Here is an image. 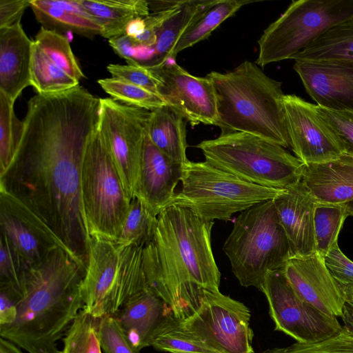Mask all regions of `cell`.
<instances>
[{"label":"cell","mask_w":353,"mask_h":353,"mask_svg":"<svg viewBox=\"0 0 353 353\" xmlns=\"http://www.w3.org/2000/svg\"><path fill=\"white\" fill-rule=\"evenodd\" d=\"M99 319L82 309L62 339L61 353H102Z\"/></svg>","instance_id":"d6a6232c"},{"label":"cell","mask_w":353,"mask_h":353,"mask_svg":"<svg viewBox=\"0 0 353 353\" xmlns=\"http://www.w3.org/2000/svg\"><path fill=\"white\" fill-rule=\"evenodd\" d=\"M100 98L77 85L37 94L28 102L17 152L0 175V190L19 199L52 229L86 268L90 236L83 212L81 172L99 121Z\"/></svg>","instance_id":"6da1fadb"},{"label":"cell","mask_w":353,"mask_h":353,"mask_svg":"<svg viewBox=\"0 0 353 353\" xmlns=\"http://www.w3.org/2000/svg\"><path fill=\"white\" fill-rule=\"evenodd\" d=\"M0 353H23L18 345L14 343L1 337Z\"/></svg>","instance_id":"681fc988"},{"label":"cell","mask_w":353,"mask_h":353,"mask_svg":"<svg viewBox=\"0 0 353 353\" xmlns=\"http://www.w3.org/2000/svg\"><path fill=\"white\" fill-rule=\"evenodd\" d=\"M82 6L102 28L101 36L108 39L125 34L128 23L150 14L145 0H79Z\"/></svg>","instance_id":"484cf974"},{"label":"cell","mask_w":353,"mask_h":353,"mask_svg":"<svg viewBox=\"0 0 353 353\" xmlns=\"http://www.w3.org/2000/svg\"><path fill=\"white\" fill-rule=\"evenodd\" d=\"M259 290L267 299L274 330L298 343L326 339L343 327L337 317L321 312L296 294L285 276L283 268L268 272Z\"/></svg>","instance_id":"4fadbf2b"},{"label":"cell","mask_w":353,"mask_h":353,"mask_svg":"<svg viewBox=\"0 0 353 353\" xmlns=\"http://www.w3.org/2000/svg\"><path fill=\"white\" fill-rule=\"evenodd\" d=\"M283 271L290 285L303 300L327 315L341 316L345 294L328 271L323 256L314 252L292 256Z\"/></svg>","instance_id":"e0dca14e"},{"label":"cell","mask_w":353,"mask_h":353,"mask_svg":"<svg viewBox=\"0 0 353 353\" xmlns=\"http://www.w3.org/2000/svg\"><path fill=\"white\" fill-rule=\"evenodd\" d=\"M14 103L0 92V175L10 165L23 131V121L15 115Z\"/></svg>","instance_id":"e575fe53"},{"label":"cell","mask_w":353,"mask_h":353,"mask_svg":"<svg viewBox=\"0 0 353 353\" xmlns=\"http://www.w3.org/2000/svg\"><path fill=\"white\" fill-rule=\"evenodd\" d=\"M150 65L160 80L158 93L168 105L192 126L199 123L218 125L216 97L209 77L192 75L168 59Z\"/></svg>","instance_id":"5bb4252c"},{"label":"cell","mask_w":353,"mask_h":353,"mask_svg":"<svg viewBox=\"0 0 353 353\" xmlns=\"http://www.w3.org/2000/svg\"><path fill=\"white\" fill-rule=\"evenodd\" d=\"M319 117L341 145L344 153L353 155V111H339L315 105Z\"/></svg>","instance_id":"f35d334b"},{"label":"cell","mask_w":353,"mask_h":353,"mask_svg":"<svg viewBox=\"0 0 353 353\" xmlns=\"http://www.w3.org/2000/svg\"><path fill=\"white\" fill-rule=\"evenodd\" d=\"M109 43L114 52L125 59L128 63L137 61L138 47L131 37L125 34L114 37L109 39Z\"/></svg>","instance_id":"bcb514c9"},{"label":"cell","mask_w":353,"mask_h":353,"mask_svg":"<svg viewBox=\"0 0 353 353\" xmlns=\"http://www.w3.org/2000/svg\"><path fill=\"white\" fill-rule=\"evenodd\" d=\"M172 316L169 305L150 288L130 298L114 315L139 351L151 345L155 333Z\"/></svg>","instance_id":"44dd1931"},{"label":"cell","mask_w":353,"mask_h":353,"mask_svg":"<svg viewBox=\"0 0 353 353\" xmlns=\"http://www.w3.org/2000/svg\"><path fill=\"white\" fill-rule=\"evenodd\" d=\"M107 70L113 78L128 81L159 95L160 80L150 65L135 61L127 65L110 64Z\"/></svg>","instance_id":"ab89813d"},{"label":"cell","mask_w":353,"mask_h":353,"mask_svg":"<svg viewBox=\"0 0 353 353\" xmlns=\"http://www.w3.org/2000/svg\"><path fill=\"white\" fill-rule=\"evenodd\" d=\"M30 81L38 94L63 92L79 85V81L55 65L34 41Z\"/></svg>","instance_id":"f546056e"},{"label":"cell","mask_w":353,"mask_h":353,"mask_svg":"<svg viewBox=\"0 0 353 353\" xmlns=\"http://www.w3.org/2000/svg\"><path fill=\"white\" fill-rule=\"evenodd\" d=\"M34 42L55 65L68 74L78 81L85 77L68 38L63 34L42 27L37 34Z\"/></svg>","instance_id":"d590c367"},{"label":"cell","mask_w":353,"mask_h":353,"mask_svg":"<svg viewBox=\"0 0 353 353\" xmlns=\"http://www.w3.org/2000/svg\"><path fill=\"white\" fill-rule=\"evenodd\" d=\"M98 83L113 99L130 106L152 111L168 105L159 95L120 79H101Z\"/></svg>","instance_id":"8d00e7d4"},{"label":"cell","mask_w":353,"mask_h":353,"mask_svg":"<svg viewBox=\"0 0 353 353\" xmlns=\"http://www.w3.org/2000/svg\"><path fill=\"white\" fill-rule=\"evenodd\" d=\"M85 268L63 247L27 270L17 316L0 336L28 353H61L57 343L83 308L80 285Z\"/></svg>","instance_id":"3957f363"},{"label":"cell","mask_w":353,"mask_h":353,"mask_svg":"<svg viewBox=\"0 0 353 353\" xmlns=\"http://www.w3.org/2000/svg\"><path fill=\"white\" fill-rule=\"evenodd\" d=\"M28 268L18 256L7 239L1 234L0 285H11L21 292Z\"/></svg>","instance_id":"b9f144b4"},{"label":"cell","mask_w":353,"mask_h":353,"mask_svg":"<svg viewBox=\"0 0 353 353\" xmlns=\"http://www.w3.org/2000/svg\"><path fill=\"white\" fill-rule=\"evenodd\" d=\"M250 318L243 303L219 290H204L198 310L180 323L219 353H254Z\"/></svg>","instance_id":"8fae6325"},{"label":"cell","mask_w":353,"mask_h":353,"mask_svg":"<svg viewBox=\"0 0 353 353\" xmlns=\"http://www.w3.org/2000/svg\"><path fill=\"white\" fill-rule=\"evenodd\" d=\"M214 221L172 205L158 215L152 241L144 247L148 287L183 320L199 307L203 290H219L221 273L211 245Z\"/></svg>","instance_id":"7a4b0ae2"},{"label":"cell","mask_w":353,"mask_h":353,"mask_svg":"<svg viewBox=\"0 0 353 353\" xmlns=\"http://www.w3.org/2000/svg\"><path fill=\"white\" fill-rule=\"evenodd\" d=\"M33 43L21 23L0 28V92L13 103L31 85Z\"/></svg>","instance_id":"7402d4cb"},{"label":"cell","mask_w":353,"mask_h":353,"mask_svg":"<svg viewBox=\"0 0 353 353\" xmlns=\"http://www.w3.org/2000/svg\"><path fill=\"white\" fill-rule=\"evenodd\" d=\"M30 7L45 29L61 34L72 32L88 38L101 35V26L79 0H30Z\"/></svg>","instance_id":"cb8c5ba5"},{"label":"cell","mask_w":353,"mask_h":353,"mask_svg":"<svg viewBox=\"0 0 353 353\" xmlns=\"http://www.w3.org/2000/svg\"><path fill=\"white\" fill-rule=\"evenodd\" d=\"M269 353H353V335L343 327L334 335L310 343H294L284 347H276Z\"/></svg>","instance_id":"74e56055"},{"label":"cell","mask_w":353,"mask_h":353,"mask_svg":"<svg viewBox=\"0 0 353 353\" xmlns=\"http://www.w3.org/2000/svg\"><path fill=\"white\" fill-rule=\"evenodd\" d=\"M1 234L30 268L41 263L61 241L49 225L27 205L0 190ZM66 250V249H65Z\"/></svg>","instance_id":"9a60e30c"},{"label":"cell","mask_w":353,"mask_h":353,"mask_svg":"<svg viewBox=\"0 0 353 353\" xmlns=\"http://www.w3.org/2000/svg\"><path fill=\"white\" fill-rule=\"evenodd\" d=\"M273 202L288 237L292 256L316 252L314 214L317 201L304 183L301 181L285 188Z\"/></svg>","instance_id":"ffe728a7"},{"label":"cell","mask_w":353,"mask_h":353,"mask_svg":"<svg viewBox=\"0 0 353 353\" xmlns=\"http://www.w3.org/2000/svg\"><path fill=\"white\" fill-rule=\"evenodd\" d=\"M323 259L328 271L342 288H353V261L343 254L338 243Z\"/></svg>","instance_id":"7bdbcfd3"},{"label":"cell","mask_w":353,"mask_h":353,"mask_svg":"<svg viewBox=\"0 0 353 353\" xmlns=\"http://www.w3.org/2000/svg\"><path fill=\"white\" fill-rule=\"evenodd\" d=\"M150 115L151 110L100 99L99 129L130 199L138 184Z\"/></svg>","instance_id":"7c38bea8"},{"label":"cell","mask_w":353,"mask_h":353,"mask_svg":"<svg viewBox=\"0 0 353 353\" xmlns=\"http://www.w3.org/2000/svg\"><path fill=\"white\" fill-rule=\"evenodd\" d=\"M30 0H0V28L21 23Z\"/></svg>","instance_id":"f6af8a7d"},{"label":"cell","mask_w":353,"mask_h":353,"mask_svg":"<svg viewBox=\"0 0 353 353\" xmlns=\"http://www.w3.org/2000/svg\"><path fill=\"white\" fill-rule=\"evenodd\" d=\"M81 193L90 237L118 241L131 199L123 188L99 125L85 150Z\"/></svg>","instance_id":"9c48e42d"},{"label":"cell","mask_w":353,"mask_h":353,"mask_svg":"<svg viewBox=\"0 0 353 353\" xmlns=\"http://www.w3.org/2000/svg\"><path fill=\"white\" fill-rule=\"evenodd\" d=\"M183 165L159 150L146 135L139 181L134 196L156 216L172 205L181 181Z\"/></svg>","instance_id":"d6986e66"},{"label":"cell","mask_w":353,"mask_h":353,"mask_svg":"<svg viewBox=\"0 0 353 353\" xmlns=\"http://www.w3.org/2000/svg\"><path fill=\"white\" fill-rule=\"evenodd\" d=\"M292 59L353 62V17L330 28Z\"/></svg>","instance_id":"4316f807"},{"label":"cell","mask_w":353,"mask_h":353,"mask_svg":"<svg viewBox=\"0 0 353 353\" xmlns=\"http://www.w3.org/2000/svg\"><path fill=\"white\" fill-rule=\"evenodd\" d=\"M353 17V0L293 1L258 41L256 63L292 59L332 27Z\"/></svg>","instance_id":"30bf717a"},{"label":"cell","mask_w":353,"mask_h":353,"mask_svg":"<svg viewBox=\"0 0 353 353\" xmlns=\"http://www.w3.org/2000/svg\"><path fill=\"white\" fill-rule=\"evenodd\" d=\"M99 339L104 353H139L114 316L99 319Z\"/></svg>","instance_id":"60d3db41"},{"label":"cell","mask_w":353,"mask_h":353,"mask_svg":"<svg viewBox=\"0 0 353 353\" xmlns=\"http://www.w3.org/2000/svg\"><path fill=\"white\" fill-rule=\"evenodd\" d=\"M181 182L172 205L187 208L211 221H231L234 214L273 200L285 190L250 183L205 161L183 164Z\"/></svg>","instance_id":"ba28073f"},{"label":"cell","mask_w":353,"mask_h":353,"mask_svg":"<svg viewBox=\"0 0 353 353\" xmlns=\"http://www.w3.org/2000/svg\"><path fill=\"white\" fill-rule=\"evenodd\" d=\"M217 0H183L161 28L154 46L159 61L166 59L182 34Z\"/></svg>","instance_id":"83f0119b"},{"label":"cell","mask_w":353,"mask_h":353,"mask_svg":"<svg viewBox=\"0 0 353 353\" xmlns=\"http://www.w3.org/2000/svg\"><path fill=\"white\" fill-rule=\"evenodd\" d=\"M150 346L169 353H219L186 331L174 316L158 330Z\"/></svg>","instance_id":"1f68e13d"},{"label":"cell","mask_w":353,"mask_h":353,"mask_svg":"<svg viewBox=\"0 0 353 353\" xmlns=\"http://www.w3.org/2000/svg\"><path fill=\"white\" fill-rule=\"evenodd\" d=\"M145 28L144 18H137L128 23L125 34L131 38H134L141 34Z\"/></svg>","instance_id":"7dc6e473"},{"label":"cell","mask_w":353,"mask_h":353,"mask_svg":"<svg viewBox=\"0 0 353 353\" xmlns=\"http://www.w3.org/2000/svg\"><path fill=\"white\" fill-rule=\"evenodd\" d=\"M344 292L346 296V301L353 305V294L345 290H344Z\"/></svg>","instance_id":"816d5d0a"},{"label":"cell","mask_w":353,"mask_h":353,"mask_svg":"<svg viewBox=\"0 0 353 353\" xmlns=\"http://www.w3.org/2000/svg\"><path fill=\"white\" fill-rule=\"evenodd\" d=\"M347 216L344 203L316 202L314 214L316 252L324 256L338 243L339 232Z\"/></svg>","instance_id":"4dcf8cb0"},{"label":"cell","mask_w":353,"mask_h":353,"mask_svg":"<svg viewBox=\"0 0 353 353\" xmlns=\"http://www.w3.org/2000/svg\"><path fill=\"white\" fill-rule=\"evenodd\" d=\"M343 327L353 335V305L346 301L341 315Z\"/></svg>","instance_id":"c3c4849f"},{"label":"cell","mask_w":353,"mask_h":353,"mask_svg":"<svg viewBox=\"0 0 353 353\" xmlns=\"http://www.w3.org/2000/svg\"><path fill=\"white\" fill-rule=\"evenodd\" d=\"M294 61V70L318 106L353 111V62Z\"/></svg>","instance_id":"ac0fdd59"},{"label":"cell","mask_w":353,"mask_h":353,"mask_svg":"<svg viewBox=\"0 0 353 353\" xmlns=\"http://www.w3.org/2000/svg\"><path fill=\"white\" fill-rule=\"evenodd\" d=\"M21 292L13 286L0 285V327L10 325L14 321Z\"/></svg>","instance_id":"ee69618b"},{"label":"cell","mask_w":353,"mask_h":353,"mask_svg":"<svg viewBox=\"0 0 353 353\" xmlns=\"http://www.w3.org/2000/svg\"><path fill=\"white\" fill-rule=\"evenodd\" d=\"M349 216H353V201L344 203Z\"/></svg>","instance_id":"f907efd6"},{"label":"cell","mask_w":353,"mask_h":353,"mask_svg":"<svg viewBox=\"0 0 353 353\" xmlns=\"http://www.w3.org/2000/svg\"><path fill=\"white\" fill-rule=\"evenodd\" d=\"M302 181L317 202L353 201V155L344 153L326 163L305 165Z\"/></svg>","instance_id":"603a6c76"},{"label":"cell","mask_w":353,"mask_h":353,"mask_svg":"<svg viewBox=\"0 0 353 353\" xmlns=\"http://www.w3.org/2000/svg\"><path fill=\"white\" fill-rule=\"evenodd\" d=\"M186 122L179 112L165 105L151 111L148 128V135L154 145L173 161L182 165L189 161Z\"/></svg>","instance_id":"d4e9b609"},{"label":"cell","mask_w":353,"mask_h":353,"mask_svg":"<svg viewBox=\"0 0 353 353\" xmlns=\"http://www.w3.org/2000/svg\"><path fill=\"white\" fill-rule=\"evenodd\" d=\"M157 223L158 216L134 196L118 241L144 248L153 239Z\"/></svg>","instance_id":"836d02e7"},{"label":"cell","mask_w":353,"mask_h":353,"mask_svg":"<svg viewBox=\"0 0 353 353\" xmlns=\"http://www.w3.org/2000/svg\"><path fill=\"white\" fill-rule=\"evenodd\" d=\"M247 0H217L179 38L165 59H174L180 52L208 38L212 32L243 6ZM163 61V60H162Z\"/></svg>","instance_id":"f1b7e54d"},{"label":"cell","mask_w":353,"mask_h":353,"mask_svg":"<svg viewBox=\"0 0 353 353\" xmlns=\"http://www.w3.org/2000/svg\"><path fill=\"white\" fill-rule=\"evenodd\" d=\"M221 132L251 134L290 149L282 83L244 61L225 73L212 71Z\"/></svg>","instance_id":"277c9868"},{"label":"cell","mask_w":353,"mask_h":353,"mask_svg":"<svg viewBox=\"0 0 353 353\" xmlns=\"http://www.w3.org/2000/svg\"><path fill=\"white\" fill-rule=\"evenodd\" d=\"M343 290L347 291V292L353 294V288H344Z\"/></svg>","instance_id":"f5cc1de1"},{"label":"cell","mask_w":353,"mask_h":353,"mask_svg":"<svg viewBox=\"0 0 353 353\" xmlns=\"http://www.w3.org/2000/svg\"><path fill=\"white\" fill-rule=\"evenodd\" d=\"M223 250L234 275L245 288L260 290L268 272L283 268L292 253L273 200L240 212Z\"/></svg>","instance_id":"8992f818"},{"label":"cell","mask_w":353,"mask_h":353,"mask_svg":"<svg viewBox=\"0 0 353 353\" xmlns=\"http://www.w3.org/2000/svg\"><path fill=\"white\" fill-rule=\"evenodd\" d=\"M143 247L91 236L80 285L83 310L100 319L114 316L126 301L149 288Z\"/></svg>","instance_id":"5b68a950"},{"label":"cell","mask_w":353,"mask_h":353,"mask_svg":"<svg viewBox=\"0 0 353 353\" xmlns=\"http://www.w3.org/2000/svg\"><path fill=\"white\" fill-rule=\"evenodd\" d=\"M196 147L206 162L261 186L285 189L303 179L302 161L280 145L251 134L221 132Z\"/></svg>","instance_id":"52a82bcc"},{"label":"cell","mask_w":353,"mask_h":353,"mask_svg":"<svg viewBox=\"0 0 353 353\" xmlns=\"http://www.w3.org/2000/svg\"><path fill=\"white\" fill-rule=\"evenodd\" d=\"M283 101L290 150L296 157L309 165L326 163L344 154L314 104L294 94H285Z\"/></svg>","instance_id":"2e32d148"}]
</instances>
